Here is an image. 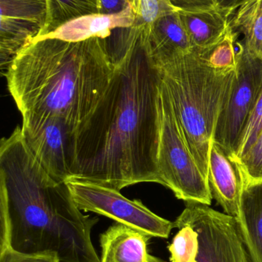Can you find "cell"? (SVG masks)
Masks as SVG:
<instances>
[{
	"label": "cell",
	"mask_w": 262,
	"mask_h": 262,
	"mask_svg": "<svg viewBox=\"0 0 262 262\" xmlns=\"http://www.w3.org/2000/svg\"><path fill=\"white\" fill-rule=\"evenodd\" d=\"M0 262H59L54 254H26L10 248L0 250Z\"/></svg>",
	"instance_id": "cell-24"
},
{
	"label": "cell",
	"mask_w": 262,
	"mask_h": 262,
	"mask_svg": "<svg viewBox=\"0 0 262 262\" xmlns=\"http://www.w3.org/2000/svg\"><path fill=\"white\" fill-rule=\"evenodd\" d=\"M178 12L159 18L152 26H145L146 44L157 67L192 50Z\"/></svg>",
	"instance_id": "cell-13"
},
{
	"label": "cell",
	"mask_w": 262,
	"mask_h": 262,
	"mask_svg": "<svg viewBox=\"0 0 262 262\" xmlns=\"http://www.w3.org/2000/svg\"><path fill=\"white\" fill-rule=\"evenodd\" d=\"M178 233L175 235L170 246L171 262H197L199 249L198 235L193 228L188 225L177 226Z\"/></svg>",
	"instance_id": "cell-21"
},
{
	"label": "cell",
	"mask_w": 262,
	"mask_h": 262,
	"mask_svg": "<svg viewBox=\"0 0 262 262\" xmlns=\"http://www.w3.org/2000/svg\"><path fill=\"white\" fill-rule=\"evenodd\" d=\"M135 15L130 8L114 14H92L72 20L43 38L81 41L94 37L108 38L115 29L132 27Z\"/></svg>",
	"instance_id": "cell-14"
},
{
	"label": "cell",
	"mask_w": 262,
	"mask_h": 262,
	"mask_svg": "<svg viewBox=\"0 0 262 262\" xmlns=\"http://www.w3.org/2000/svg\"><path fill=\"white\" fill-rule=\"evenodd\" d=\"M232 32L244 38L246 49L262 59V0H245L229 21Z\"/></svg>",
	"instance_id": "cell-17"
},
{
	"label": "cell",
	"mask_w": 262,
	"mask_h": 262,
	"mask_svg": "<svg viewBox=\"0 0 262 262\" xmlns=\"http://www.w3.org/2000/svg\"><path fill=\"white\" fill-rule=\"evenodd\" d=\"M114 72L106 38H43L22 49L3 75L22 117H60L76 129L98 105Z\"/></svg>",
	"instance_id": "cell-3"
},
{
	"label": "cell",
	"mask_w": 262,
	"mask_h": 262,
	"mask_svg": "<svg viewBox=\"0 0 262 262\" xmlns=\"http://www.w3.org/2000/svg\"><path fill=\"white\" fill-rule=\"evenodd\" d=\"M162 82L144 26H132L124 59L95 110L75 129L72 177L118 190L140 183L163 185L158 166Z\"/></svg>",
	"instance_id": "cell-1"
},
{
	"label": "cell",
	"mask_w": 262,
	"mask_h": 262,
	"mask_svg": "<svg viewBox=\"0 0 262 262\" xmlns=\"http://www.w3.org/2000/svg\"><path fill=\"white\" fill-rule=\"evenodd\" d=\"M208 182L212 198L225 213L238 221L246 177L238 159L214 141L209 154Z\"/></svg>",
	"instance_id": "cell-11"
},
{
	"label": "cell",
	"mask_w": 262,
	"mask_h": 262,
	"mask_svg": "<svg viewBox=\"0 0 262 262\" xmlns=\"http://www.w3.org/2000/svg\"><path fill=\"white\" fill-rule=\"evenodd\" d=\"M22 118L23 140L34 158L54 180L66 183L75 162V127L60 117Z\"/></svg>",
	"instance_id": "cell-9"
},
{
	"label": "cell",
	"mask_w": 262,
	"mask_h": 262,
	"mask_svg": "<svg viewBox=\"0 0 262 262\" xmlns=\"http://www.w3.org/2000/svg\"><path fill=\"white\" fill-rule=\"evenodd\" d=\"M262 130V92L251 114L247 125L243 132L237 152V158H243L247 154Z\"/></svg>",
	"instance_id": "cell-22"
},
{
	"label": "cell",
	"mask_w": 262,
	"mask_h": 262,
	"mask_svg": "<svg viewBox=\"0 0 262 262\" xmlns=\"http://www.w3.org/2000/svg\"><path fill=\"white\" fill-rule=\"evenodd\" d=\"M175 227L188 225L198 233L197 262H251L236 219L199 203H187Z\"/></svg>",
	"instance_id": "cell-8"
},
{
	"label": "cell",
	"mask_w": 262,
	"mask_h": 262,
	"mask_svg": "<svg viewBox=\"0 0 262 262\" xmlns=\"http://www.w3.org/2000/svg\"><path fill=\"white\" fill-rule=\"evenodd\" d=\"M102 14L118 13L128 8L126 0H100Z\"/></svg>",
	"instance_id": "cell-26"
},
{
	"label": "cell",
	"mask_w": 262,
	"mask_h": 262,
	"mask_svg": "<svg viewBox=\"0 0 262 262\" xmlns=\"http://www.w3.org/2000/svg\"><path fill=\"white\" fill-rule=\"evenodd\" d=\"M46 24L36 39L52 33L72 20L88 15L98 14L101 11L100 0H46Z\"/></svg>",
	"instance_id": "cell-18"
},
{
	"label": "cell",
	"mask_w": 262,
	"mask_h": 262,
	"mask_svg": "<svg viewBox=\"0 0 262 262\" xmlns=\"http://www.w3.org/2000/svg\"><path fill=\"white\" fill-rule=\"evenodd\" d=\"M237 222L251 262H262V181L245 186Z\"/></svg>",
	"instance_id": "cell-15"
},
{
	"label": "cell",
	"mask_w": 262,
	"mask_h": 262,
	"mask_svg": "<svg viewBox=\"0 0 262 262\" xmlns=\"http://www.w3.org/2000/svg\"><path fill=\"white\" fill-rule=\"evenodd\" d=\"M182 24L192 48L206 49L219 42L229 29L231 15L217 9L178 10Z\"/></svg>",
	"instance_id": "cell-16"
},
{
	"label": "cell",
	"mask_w": 262,
	"mask_h": 262,
	"mask_svg": "<svg viewBox=\"0 0 262 262\" xmlns=\"http://www.w3.org/2000/svg\"><path fill=\"white\" fill-rule=\"evenodd\" d=\"M158 68L186 143L208 179L214 130L236 70L209 67L195 48Z\"/></svg>",
	"instance_id": "cell-4"
},
{
	"label": "cell",
	"mask_w": 262,
	"mask_h": 262,
	"mask_svg": "<svg viewBox=\"0 0 262 262\" xmlns=\"http://www.w3.org/2000/svg\"><path fill=\"white\" fill-rule=\"evenodd\" d=\"M237 68L229 98L214 130L213 141L237 157L243 132L262 92V59L236 41Z\"/></svg>",
	"instance_id": "cell-7"
},
{
	"label": "cell",
	"mask_w": 262,
	"mask_h": 262,
	"mask_svg": "<svg viewBox=\"0 0 262 262\" xmlns=\"http://www.w3.org/2000/svg\"><path fill=\"white\" fill-rule=\"evenodd\" d=\"M66 183L82 211L108 217L156 238H169L175 228V223L154 213L143 202L129 200L115 188L75 177Z\"/></svg>",
	"instance_id": "cell-6"
},
{
	"label": "cell",
	"mask_w": 262,
	"mask_h": 262,
	"mask_svg": "<svg viewBox=\"0 0 262 262\" xmlns=\"http://www.w3.org/2000/svg\"><path fill=\"white\" fill-rule=\"evenodd\" d=\"M0 250L54 254L59 262H101L92 240L97 217L82 212L66 183L34 158L16 127L0 145Z\"/></svg>",
	"instance_id": "cell-2"
},
{
	"label": "cell",
	"mask_w": 262,
	"mask_h": 262,
	"mask_svg": "<svg viewBox=\"0 0 262 262\" xmlns=\"http://www.w3.org/2000/svg\"><path fill=\"white\" fill-rule=\"evenodd\" d=\"M158 166L163 186L170 189L177 199L186 203L212 204L208 179L186 143L163 81Z\"/></svg>",
	"instance_id": "cell-5"
},
{
	"label": "cell",
	"mask_w": 262,
	"mask_h": 262,
	"mask_svg": "<svg viewBox=\"0 0 262 262\" xmlns=\"http://www.w3.org/2000/svg\"><path fill=\"white\" fill-rule=\"evenodd\" d=\"M46 18V0H0V66L3 74L17 54L39 36Z\"/></svg>",
	"instance_id": "cell-10"
},
{
	"label": "cell",
	"mask_w": 262,
	"mask_h": 262,
	"mask_svg": "<svg viewBox=\"0 0 262 262\" xmlns=\"http://www.w3.org/2000/svg\"><path fill=\"white\" fill-rule=\"evenodd\" d=\"M180 9L189 11L210 10L215 9V0H172Z\"/></svg>",
	"instance_id": "cell-25"
},
{
	"label": "cell",
	"mask_w": 262,
	"mask_h": 262,
	"mask_svg": "<svg viewBox=\"0 0 262 262\" xmlns=\"http://www.w3.org/2000/svg\"><path fill=\"white\" fill-rule=\"evenodd\" d=\"M246 184L262 181V130L245 157L239 159Z\"/></svg>",
	"instance_id": "cell-23"
},
{
	"label": "cell",
	"mask_w": 262,
	"mask_h": 262,
	"mask_svg": "<svg viewBox=\"0 0 262 262\" xmlns=\"http://www.w3.org/2000/svg\"><path fill=\"white\" fill-rule=\"evenodd\" d=\"M238 37V35L232 32L230 28L219 42L206 49H195L209 67L218 72H232L236 70L237 68Z\"/></svg>",
	"instance_id": "cell-19"
},
{
	"label": "cell",
	"mask_w": 262,
	"mask_h": 262,
	"mask_svg": "<svg viewBox=\"0 0 262 262\" xmlns=\"http://www.w3.org/2000/svg\"><path fill=\"white\" fill-rule=\"evenodd\" d=\"M245 0H215V9L226 12L232 16L235 10Z\"/></svg>",
	"instance_id": "cell-27"
},
{
	"label": "cell",
	"mask_w": 262,
	"mask_h": 262,
	"mask_svg": "<svg viewBox=\"0 0 262 262\" xmlns=\"http://www.w3.org/2000/svg\"><path fill=\"white\" fill-rule=\"evenodd\" d=\"M135 15V26H150L157 20L180 9L172 0H126Z\"/></svg>",
	"instance_id": "cell-20"
},
{
	"label": "cell",
	"mask_w": 262,
	"mask_h": 262,
	"mask_svg": "<svg viewBox=\"0 0 262 262\" xmlns=\"http://www.w3.org/2000/svg\"><path fill=\"white\" fill-rule=\"evenodd\" d=\"M152 236L127 225L114 223L100 235L101 262H164L148 250Z\"/></svg>",
	"instance_id": "cell-12"
}]
</instances>
